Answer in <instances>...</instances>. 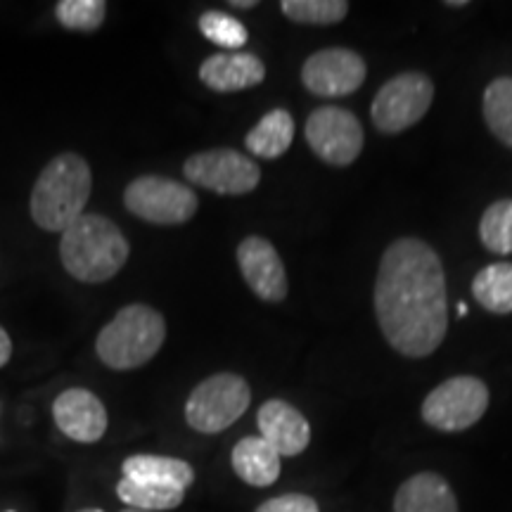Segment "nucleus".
<instances>
[{"mask_svg":"<svg viewBox=\"0 0 512 512\" xmlns=\"http://www.w3.org/2000/svg\"><path fill=\"white\" fill-rule=\"evenodd\" d=\"M375 316L389 347L401 356L425 358L441 347L448 330L446 275L427 242L399 238L384 249Z\"/></svg>","mask_w":512,"mask_h":512,"instance_id":"f257e3e1","label":"nucleus"},{"mask_svg":"<svg viewBox=\"0 0 512 512\" xmlns=\"http://www.w3.org/2000/svg\"><path fill=\"white\" fill-rule=\"evenodd\" d=\"M131 247L117 223L100 214H83L62 233L60 259L72 278L81 283H105L117 275Z\"/></svg>","mask_w":512,"mask_h":512,"instance_id":"f03ea898","label":"nucleus"},{"mask_svg":"<svg viewBox=\"0 0 512 512\" xmlns=\"http://www.w3.org/2000/svg\"><path fill=\"white\" fill-rule=\"evenodd\" d=\"M93 174L91 166L74 152L57 155L41 171L31 190V219L38 228L50 233H64L91 200Z\"/></svg>","mask_w":512,"mask_h":512,"instance_id":"7ed1b4c3","label":"nucleus"},{"mask_svg":"<svg viewBox=\"0 0 512 512\" xmlns=\"http://www.w3.org/2000/svg\"><path fill=\"white\" fill-rule=\"evenodd\" d=\"M166 339V320L145 304L124 306L100 330L95 351L112 370H133L150 363Z\"/></svg>","mask_w":512,"mask_h":512,"instance_id":"20e7f679","label":"nucleus"},{"mask_svg":"<svg viewBox=\"0 0 512 512\" xmlns=\"http://www.w3.org/2000/svg\"><path fill=\"white\" fill-rule=\"evenodd\" d=\"M252 392L245 377L216 373L197 384L185 401V420L192 430L219 434L247 413Z\"/></svg>","mask_w":512,"mask_h":512,"instance_id":"39448f33","label":"nucleus"},{"mask_svg":"<svg viewBox=\"0 0 512 512\" xmlns=\"http://www.w3.org/2000/svg\"><path fill=\"white\" fill-rule=\"evenodd\" d=\"M489 399V387L479 377L456 375L427 394L422 420L439 432H465L482 420Z\"/></svg>","mask_w":512,"mask_h":512,"instance_id":"423d86ee","label":"nucleus"},{"mask_svg":"<svg viewBox=\"0 0 512 512\" xmlns=\"http://www.w3.org/2000/svg\"><path fill=\"white\" fill-rule=\"evenodd\" d=\"M434 100V83L422 72H403L377 91L370 117L377 131L394 136L425 117Z\"/></svg>","mask_w":512,"mask_h":512,"instance_id":"0eeeda50","label":"nucleus"},{"mask_svg":"<svg viewBox=\"0 0 512 512\" xmlns=\"http://www.w3.org/2000/svg\"><path fill=\"white\" fill-rule=\"evenodd\" d=\"M124 204L133 216L157 226H181L197 211V195L190 185L162 176H140L124 190Z\"/></svg>","mask_w":512,"mask_h":512,"instance_id":"6e6552de","label":"nucleus"},{"mask_svg":"<svg viewBox=\"0 0 512 512\" xmlns=\"http://www.w3.org/2000/svg\"><path fill=\"white\" fill-rule=\"evenodd\" d=\"M183 174L192 185H200L216 195H247L261 181L259 164L230 147H216L188 157Z\"/></svg>","mask_w":512,"mask_h":512,"instance_id":"1a4fd4ad","label":"nucleus"},{"mask_svg":"<svg viewBox=\"0 0 512 512\" xmlns=\"http://www.w3.org/2000/svg\"><path fill=\"white\" fill-rule=\"evenodd\" d=\"M306 143L316 157L332 166H349L361 157L363 128L354 112L344 107H318L306 119Z\"/></svg>","mask_w":512,"mask_h":512,"instance_id":"9d476101","label":"nucleus"},{"mask_svg":"<svg viewBox=\"0 0 512 512\" xmlns=\"http://www.w3.org/2000/svg\"><path fill=\"white\" fill-rule=\"evenodd\" d=\"M306 91L318 98H344L366 81V62L356 50L325 48L313 53L302 67Z\"/></svg>","mask_w":512,"mask_h":512,"instance_id":"9b49d317","label":"nucleus"},{"mask_svg":"<svg viewBox=\"0 0 512 512\" xmlns=\"http://www.w3.org/2000/svg\"><path fill=\"white\" fill-rule=\"evenodd\" d=\"M240 273L256 297L278 304L287 297V275L280 254L266 238L249 235L238 247Z\"/></svg>","mask_w":512,"mask_h":512,"instance_id":"f8f14e48","label":"nucleus"},{"mask_svg":"<svg viewBox=\"0 0 512 512\" xmlns=\"http://www.w3.org/2000/svg\"><path fill=\"white\" fill-rule=\"evenodd\" d=\"M55 425L64 437L79 444H95L107 432V411L102 401L88 389L74 387L57 396L53 403Z\"/></svg>","mask_w":512,"mask_h":512,"instance_id":"ddd939ff","label":"nucleus"},{"mask_svg":"<svg viewBox=\"0 0 512 512\" xmlns=\"http://www.w3.org/2000/svg\"><path fill=\"white\" fill-rule=\"evenodd\" d=\"M261 439L271 444L280 458H292L306 451L311 444V427L297 408L283 399H271L259 408L256 415Z\"/></svg>","mask_w":512,"mask_h":512,"instance_id":"4468645a","label":"nucleus"},{"mask_svg":"<svg viewBox=\"0 0 512 512\" xmlns=\"http://www.w3.org/2000/svg\"><path fill=\"white\" fill-rule=\"evenodd\" d=\"M266 79V67L252 53H216L200 67V81L216 93H238L259 86Z\"/></svg>","mask_w":512,"mask_h":512,"instance_id":"2eb2a0df","label":"nucleus"},{"mask_svg":"<svg viewBox=\"0 0 512 512\" xmlns=\"http://www.w3.org/2000/svg\"><path fill=\"white\" fill-rule=\"evenodd\" d=\"M394 512H458L451 484L437 472H418L399 486Z\"/></svg>","mask_w":512,"mask_h":512,"instance_id":"dca6fc26","label":"nucleus"},{"mask_svg":"<svg viewBox=\"0 0 512 512\" xmlns=\"http://www.w3.org/2000/svg\"><path fill=\"white\" fill-rule=\"evenodd\" d=\"M233 470L249 486H271L280 477V453L261 437H245L233 448Z\"/></svg>","mask_w":512,"mask_h":512,"instance_id":"f3484780","label":"nucleus"},{"mask_svg":"<svg viewBox=\"0 0 512 512\" xmlns=\"http://www.w3.org/2000/svg\"><path fill=\"white\" fill-rule=\"evenodd\" d=\"M124 479L138 484H155L166 489L188 491V486L195 482V472L185 460L166 458V456H131L124 460Z\"/></svg>","mask_w":512,"mask_h":512,"instance_id":"a211bd4d","label":"nucleus"},{"mask_svg":"<svg viewBox=\"0 0 512 512\" xmlns=\"http://www.w3.org/2000/svg\"><path fill=\"white\" fill-rule=\"evenodd\" d=\"M294 140V119L292 114L275 107L264 119L247 133L245 145L254 157L261 159H278L290 150Z\"/></svg>","mask_w":512,"mask_h":512,"instance_id":"6ab92c4d","label":"nucleus"},{"mask_svg":"<svg viewBox=\"0 0 512 512\" xmlns=\"http://www.w3.org/2000/svg\"><path fill=\"white\" fill-rule=\"evenodd\" d=\"M472 294L484 311L505 316L512 313V264L498 261L482 268L472 280Z\"/></svg>","mask_w":512,"mask_h":512,"instance_id":"aec40b11","label":"nucleus"},{"mask_svg":"<svg viewBox=\"0 0 512 512\" xmlns=\"http://www.w3.org/2000/svg\"><path fill=\"white\" fill-rule=\"evenodd\" d=\"M484 119L489 131L512 147V79L501 76L491 81L484 91Z\"/></svg>","mask_w":512,"mask_h":512,"instance_id":"412c9836","label":"nucleus"},{"mask_svg":"<svg viewBox=\"0 0 512 512\" xmlns=\"http://www.w3.org/2000/svg\"><path fill=\"white\" fill-rule=\"evenodd\" d=\"M117 496L124 501L128 508L147 510V512H162L176 510L183 503L185 491L181 489H166V486L155 484H138L131 479H121L117 484Z\"/></svg>","mask_w":512,"mask_h":512,"instance_id":"4be33fe9","label":"nucleus"},{"mask_svg":"<svg viewBox=\"0 0 512 512\" xmlns=\"http://www.w3.org/2000/svg\"><path fill=\"white\" fill-rule=\"evenodd\" d=\"M280 10L297 24L330 27V24H339L347 17L349 3L347 0H283Z\"/></svg>","mask_w":512,"mask_h":512,"instance_id":"5701e85b","label":"nucleus"},{"mask_svg":"<svg viewBox=\"0 0 512 512\" xmlns=\"http://www.w3.org/2000/svg\"><path fill=\"white\" fill-rule=\"evenodd\" d=\"M479 240L494 254H512V200H498L479 221Z\"/></svg>","mask_w":512,"mask_h":512,"instance_id":"b1692460","label":"nucleus"},{"mask_svg":"<svg viewBox=\"0 0 512 512\" xmlns=\"http://www.w3.org/2000/svg\"><path fill=\"white\" fill-rule=\"evenodd\" d=\"M200 31L207 41L226 48V53H238V48L247 46V29L240 19L221 10H209L200 17Z\"/></svg>","mask_w":512,"mask_h":512,"instance_id":"393cba45","label":"nucleus"},{"mask_svg":"<svg viewBox=\"0 0 512 512\" xmlns=\"http://www.w3.org/2000/svg\"><path fill=\"white\" fill-rule=\"evenodd\" d=\"M55 17L69 31H98L107 17L105 0H60L55 5Z\"/></svg>","mask_w":512,"mask_h":512,"instance_id":"a878e982","label":"nucleus"},{"mask_svg":"<svg viewBox=\"0 0 512 512\" xmlns=\"http://www.w3.org/2000/svg\"><path fill=\"white\" fill-rule=\"evenodd\" d=\"M254 512H320L318 503L306 494H285L275 496L271 501L261 503Z\"/></svg>","mask_w":512,"mask_h":512,"instance_id":"bb28decb","label":"nucleus"},{"mask_svg":"<svg viewBox=\"0 0 512 512\" xmlns=\"http://www.w3.org/2000/svg\"><path fill=\"white\" fill-rule=\"evenodd\" d=\"M12 356V342H10V335L0 328V368L5 366V363L10 361Z\"/></svg>","mask_w":512,"mask_h":512,"instance_id":"cd10ccee","label":"nucleus"},{"mask_svg":"<svg viewBox=\"0 0 512 512\" xmlns=\"http://www.w3.org/2000/svg\"><path fill=\"white\" fill-rule=\"evenodd\" d=\"M230 8H242V10H252L256 8V0H233Z\"/></svg>","mask_w":512,"mask_h":512,"instance_id":"c85d7f7f","label":"nucleus"},{"mask_svg":"<svg viewBox=\"0 0 512 512\" xmlns=\"http://www.w3.org/2000/svg\"><path fill=\"white\" fill-rule=\"evenodd\" d=\"M467 5H470L467 0H448L446 8H467Z\"/></svg>","mask_w":512,"mask_h":512,"instance_id":"c756f323","label":"nucleus"},{"mask_svg":"<svg viewBox=\"0 0 512 512\" xmlns=\"http://www.w3.org/2000/svg\"><path fill=\"white\" fill-rule=\"evenodd\" d=\"M458 316H467V304L458 306Z\"/></svg>","mask_w":512,"mask_h":512,"instance_id":"7c9ffc66","label":"nucleus"},{"mask_svg":"<svg viewBox=\"0 0 512 512\" xmlns=\"http://www.w3.org/2000/svg\"><path fill=\"white\" fill-rule=\"evenodd\" d=\"M79 512H105V510H100V508H83Z\"/></svg>","mask_w":512,"mask_h":512,"instance_id":"2f4dec72","label":"nucleus"},{"mask_svg":"<svg viewBox=\"0 0 512 512\" xmlns=\"http://www.w3.org/2000/svg\"><path fill=\"white\" fill-rule=\"evenodd\" d=\"M121 512H147V510H136V508H124Z\"/></svg>","mask_w":512,"mask_h":512,"instance_id":"473e14b6","label":"nucleus"},{"mask_svg":"<svg viewBox=\"0 0 512 512\" xmlns=\"http://www.w3.org/2000/svg\"><path fill=\"white\" fill-rule=\"evenodd\" d=\"M8 512H12V510H8Z\"/></svg>","mask_w":512,"mask_h":512,"instance_id":"72a5a7b5","label":"nucleus"}]
</instances>
